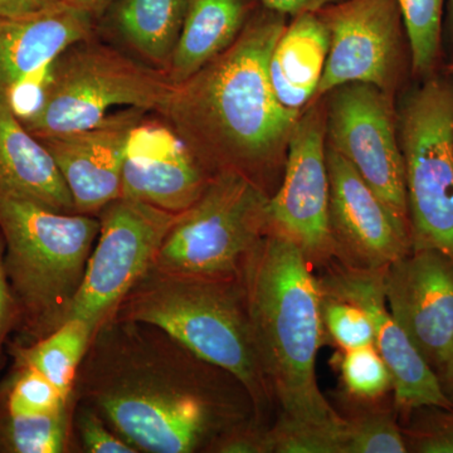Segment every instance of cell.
Segmentation results:
<instances>
[{
  "instance_id": "cell-1",
  "label": "cell",
  "mask_w": 453,
  "mask_h": 453,
  "mask_svg": "<svg viewBox=\"0 0 453 453\" xmlns=\"http://www.w3.org/2000/svg\"><path fill=\"white\" fill-rule=\"evenodd\" d=\"M138 452L205 451L246 421L249 393L153 325L110 319L92 336L73 390Z\"/></svg>"
},
{
  "instance_id": "cell-2",
  "label": "cell",
  "mask_w": 453,
  "mask_h": 453,
  "mask_svg": "<svg viewBox=\"0 0 453 453\" xmlns=\"http://www.w3.org/2000/svg\"><path fill=\"white\" fill-rule=\"evenodd\" d=\"M288 19L259 3L234 43L174 85L159 112L211 177L235 172L270 196L281 184L301 115L279 103L268 76L271 52Z\"/></svg>"
},
{
  "instance_id": "cell-3",
  "label": "cell",
  "mask_w": 453,
  "mask_h": 453,
  "mask_svg": "<svg viewBox=\"0 0 453 453\" xmlns=\"http://www.w3.org/2000/svg\"><path fill=\"white\" fill-rule=\"evenodd\" d=\"M311 267L291 241L270 231L250 253L240 276L259 365L281 413L312 425L338 426L342 417L316 380L325 327L320 285Z\"/></svg>"
},
{
  "instance_id": "cell-4",
  "label": "cell",
  "mask_w": 453,
  "mask_h": 453,
  "mask_svg": "<svg viewBox=\"0 0 453 453\" xmlns=\"http://www.w3.org/2000/svg\"><path fill=\"white\" fill-rule=\"evenodd\" d=\"M112 319L159 327L242 384L259 419L273 395L259 365L241 276L184 275L151 267Z\"/></svg>"
},
{
  "instance_id": "cell-5",
  "label": "cell",
  "mask_w": 453,
  "mask_h": 453,
  "mask_svg": "<svg viewBox=\"0 0 453 453\" xmlns=\"http://www.w3.org/2000/svg\"><path fill=\"white\" fill-rule=\"evenodd\" d=\"M100 220L0 192L4 265L19 314L35 339L65 321L81 286Z\"/></svg>"
},
{
  "instance_id": "cell-6",
  "label": "cell",
  "mask_w": 453,
  "mask_h": 453,
  "mask_svg": "<svg viewBox=\"0 0 453 453\" xmlns=\"http://www.w3.org/2000/svg\"><path fill=\"white\" fill-rule=\"evenodd\" d=\"M173 88L162 71L91 37L56 59L43 104L20 122L38 139L92 129L118 109L162 111Z\"/></svg>"
},
{
  "instance_id": "cell-7",
  "label": "cell",
  "mask_w": 453,
  "mask_h": 453,
  "mask_svg": "<svg viewBox=\"0 0 453 453\" xmlns=\"http://www.w3.org/2000/svg\"><path fill=\"white\" fill-rule=\"evenodd\" d=\"M396 111L412 250L453 258V77L422 80Z\"/></svg>"
},
{
  "instance_id": "cell-8",
  "label": "cell",
  "mask_w": 453,
  "mask_h": 453,
  "mask_svg": "<svg viewBox=\"0 0 453 453\" xmlns=\"http://www.w3.org/2000/svg\"><path fill=\"white\" fill-rule=\"evenodd\" d=\"M270 196L235 172L211 177L160 247L154 267L184 275L238 276L244 261L270 232Z\"/></svg>"
},
{
  "instance_id": "cell-9",
  "label": "cell",
  "mask_w": 453,
  "mask_h": 453,
  "mask_svg": "<svg viewBox=\"0 0 453 453\" xmlns=\"http://www.w3.org/2000/svg\"><path fill=\"white\" fill-rule=\"evenodd\" d=\"M180 213L134 199H116L98 211L100 231L65 321L81 319L96 333L154 266Z\"/></svg>"
},
{
  "instance_id": "cell-10",
  "label": "cell",
  "mask_w": 453,
  "mask_h": 453,
  "mask_svg": "<svg viewBox=\"0 0 453 453\" xmlns=\"http://www.w3.org/2000/svg\"><path fill=\"white\" fill-rule=\"evenodd\" d=\"M324 98L326 145L357 170L411 232L395 97L368 83L353 82Z\"/></svg>"
},
{
  "instance_id": "cell-11",
  "label": "cell",
  "mask_w": 453,
  "mask_h": 453,
  "mask_svg": "<svg viewBox=\"0 0 453 453\" xmlns=\"http://www.w3.org/2000/svg\"><path fill=\"white\" fill-rule=\"evenodd\" d=\"M316 13L329 31L330 46L308 106L353 82L368 83L395 97L411 70L410 44L395 0H342Z\"/></svg>"
},
{
  "instance_id": "cell-12",
  "label": "cell",
  "mask_w": 453,
  "mask_h": 453,
  "mask_svg": "<svg viewBox=\"0 0 453 453\" xmlns=\"http://www.w3.org/2000/svg\"><path fill=\"white\" fill-rule=\"evenodd\" d=\"M268 214L270 231L291 241L311 266L333 261L325 98L306 107L295 125L281 184L270 196Z\"/></svg>"
},
{
  "instance_id": "cell-13",
  "label": "cell",
  "mask_w": 453,
  "mask_h": 453,
  "mask_svg": "<svg viewBox=\"0 0 453 453\" xmlns=\"http://www.w3.org/2000/svg\"><path fill=\"white\" fill-rule=\"evenodd\" d=\"M384 268L365 270L327 265L318 277L323 294L350 301L365 310L374 327V347L388 366L393 380L395 411L411 414L422 407L452 408L437 372L426 362L387 305Z\"/></svg>"
},
{
  "instance_id": "cell-14",
  "label": "cell",
  "mask_w": 453,
  "mask_h": 453,
  "mask_svg": "<svg viewBox=\"0 0 453 453\" xmlns=\"http://www.w3.org/2000/svg\"><path fill=\"white\" fill-rule=\"evenodd\" d=\"M326 164L333 259L348 267L377 270L412 252L410 229L392 216L357 170L327 145Z\"/></svg>"
},
{
  "instance_id": "cell-15",
  "label": "cell",
  "mask_w": 453,
  "mask_h": 453,
  "mask_svg": "<svg viewBox=\"0 0 453 453\" xmlns=\"http://www.w3.org/2000/svg\"><path fill=\"white\" fill-rule=\"evenodd\" d=\"M387 305L434 372L453 345V258L412 250L384 270Z\"/></svg>"
},
{
  "instance_id": "cell-16",
  "label": "cell",
  "mask_w": 453,
  "mask_h": 453,
  "mask_svg": "<svg viewBox=\"0 0 453 453\" xmlns=\"http://www.w3.org/2000/svg\"><path fill=\"white\" fill-rule=\"evenodd\" d=\"M211 179L168 122L142 116L131 127L122 163V198L181 213L201 198Z\"/></svg>"
},
{
  "instance_id": "cell-17",
  "label": "cell",
  "mask_w": 453,
  "mask_h": 453,
  "mask_svg": "<svg viewBox=\"0 0 453 453\" xmlns=\"http://www.w3.org/2000/svg\"><path fill=\"white\" fill-rule=\"evenodd\" d=\"M142 116V110H122L92 129L40 139L67 184L76 213L97 216L120 198L125 145Z\"/></svg>"
},
{
  "instance_id": "cell-18",
  "label": "cell",
  "mask_w": 453,
  "mask_h": 453,
  "mask_svg": "<svg viewBox=\"0 0 453 453\" xmlns=\"http://www.w3.org/2000/svg\"><path fill=\"white\" fill-rule=\"evenodd\" d=\"M96 23V17L68 2L28 16L0 18V105H7L20 82L91 38Z\"/></svg>"
},
{
  "instance_id": "cell-19",
  "label": "cell",
  "mask_w": 453,
  "mask_h": 453,
  "mask_svg": "<svg viewBox=\"0 0 453 453\" xmlns=\"http://www.w3.org/2000/svg\"><path fill=\"white\" fill-rule=\"evenodd\" d=\"M0 192L62 213H76L52 155L8 107L0 105Z\"/></svg>"
},
{
  "instance_id": "cell-20",
  "label": "cell",
  "mask_w": 453,
  "mask_h": 453,
  "mask_svg": "<svg viewBox=\"0 0 453 453\" xmlns=\"http://www.w3.org/2000/svg\"><path fill=\"white\" fill-rule=\"evenodd\" d=\"M329 46V31L316 12L291 17L268 62L271 86L283 107L303 112L311 103Z\"/></svg>"
},
{
  "instance_id": "cell-21",
  "label": "cell",
  "mask_w": 453,
  "mask_h": 453,
  "mask_svg": "<svg viewBox=\"0 0 453 453\" xmlns=\"http://www.w3.org/2000/svg\"><path fill=\"white\" fill-rule=\"evenodd\" d=\"M258 0H188L186 18L168 77L186 81L240 37Z\"/></svg>"
},
{
  "instance_id": "cell-22",
  "label": "cell",
  "mask_w": 453,
  "mask_h": 453,
  "mask_svg": "<svg viewBox=\"0 0 453 453\" xmlns=\"http://www.w3.org/2000/svg\"><path fill=\"white\" fill-rule=\"evenodd\" d=\"M187 5L188 0H113L97 20L146 65L166 74Z\"/></svg>"
},
{
  "instance_id": "cell-23",
  "label": "cell",
  "mask_w": 453,
  "mask_h": 453,
  "mask_svg": "<svg viewBox=\"0 0 453 453\" xmlns=\"http://www.w3.org/2000/svg\"><path fill=\"white\" fill-rule=\"evenodd\" d=\"M94 334V329L86 321L70 319L35 344L16 348L17 366L40 372L67 401H73L80 366Z\"/></svg>"
},
{
  "instance_id": "cell-24",
  "label": "cell",
  "mask_w": 453,
  "mask_h": 453,
  "mask_svg": "<svg viewBox=\"0 0 453 453\" xmlns=\"http://www.w3.org/2000/svg\"><path fill=\"white\" fill-rule=\"evenodd\" d=\"M403 18L411 50V71L417 80L438 73L442 58L446 0H395Z\"/></svg>"
},
{
  "instance_id": "cell-25",
  "label": "cell",
  "mask_w": 453,
  "mask_h": 453,
  "mask_svg": "<svg viewBox=\"0 0 453 453\" xmlns=\"http://www.w3.org/2000/svg\"><path fill=\"white\" fill-rule=\"evenodd\" d=\"M73 405L47 416L0 417V451L9 453H62L73 431Z\"/></svg>"
},
{
  "instance_id": "cell-26",
  "label": "cell",
  "mask_w": 453,
  "mask_h": 453,
  "mask_svg": "<svg viewBox=\"0 0 453 453\" xmlns=\"http://www.w3.org/2000/svg\"><path fill=\"white\" fill-rule=\"evenodd\" d=\"M408 452L403 431L396 422L395 410L363 408L344 418L342 453Z\"/></svg>"
},
{
  "instance_id": "cell-27",
  "label": "cell",
  "mask_w": 453,
  "mask_h": 453,
  "mask_svg": "<svg viewBox=\"0 0 453 453\" xmlns=\"http://www.w3.org/2000/svg\"><path fill=\"white\" fill-rule=\"evenodd\" d=\"M342 384L351 398L374 402L393 390L392 374L374 345L342 351Z\"/></svg>"
},
{
  "instance_id": "cell-28",
  "label": "cell",
  "mask_w": 453,
  "mask_h": 453,
  "mask_svg": "<svg viewBox=\"0 0 453 453\" xmlns=\"http://www.w3.org/2000/svg\"><path fill=\"white\" fill-rule=\"evenodd\" d=\"M44 375L27 366H17L5 396V413L11 416H47L73 407Z\"/></svg>"
},
{
  "instance_id": "cell-29",
  "label": "cell",
  "mask_w": 453,
  "mask_h": 453,
  "mask_svg": "<svg viewBox=\"0 0 453 453\" xmlns=\"http://www.w3.org/2000/svg\"><path fill=\"white\" fill-rule=\"evenodd\" d=\"M342 422L338 426L312 425L281 413L268 428L270 453H342Z\"/></svg>"
},
{
  "instance_id": "cell-30",
  "label": "cell",
  "mask_w": 453,
  "mask_h": 453,
  "mask_svg": "<svg viewBox=\"0 0 453 453\" xmlns=\"http://www.w3.org/2000/svg\"><path fill=\"white\" fill-rule=\"evenodd\" d=\"M321 316L325 332L342 351L374 345L371 318L350 301L321 292Z\"/></svg>"
},
{
  "instance_id": "cell-31",
  "label": "cell",
  "mask_w": 453,
  "mask_h": 453,
  "mask_svg": "<svg viewBox=\"0 0 453 453\" xmlns=\"http://www.w3.org/2000/svg\"><path fill=\"white\" fill-rule=\"evenodd\" d=\"M418 419L403 432L408 451L453 453V407L418 408Z\"/></svg>"
},
{
  "instance_id": "cell-32",
  "label": "cell",
  "mask_w": 453,
  "mask_h": 453,
  "mask_svg": "<svg viewBox=\"0 0 453 453\" xmlns=\"http://www.w3.org/2000/svg\"><path fill=\"white\" fill-rule=\"evenodd\" d=\"M73 428L86 452L138 453L124 438L119 436L109 423L88 405L73 404Z\"/></svg>"
},
{
  "instance_id": "cell-33",
  "label": "cell",
  "mask_w": 453,
  "mask_h": 453,
  "mask_svg": "<svg viewBox=\"0 0 453 453\" xmlns=\"http://www.w3.org/2000/svg\"><path fill=\"white\" fill-rule=\"evenodd\" d=\"M205 452L270 453L268 429L261 427L257 419H246L219 434Z\"/></svg>"
},
{
  "instance_id": "cell-34",
  "label": "cell",
  "mask_w": 453,
  "mask_h": 453,
  "mask_svg": "<svg viewBox=\"0 0 453 453\" xmlns=\"http://www.w3.org/2000/svg\"><path fill=\"white\" fill-rule=\"evenodd\" d=\"M18 314H19V309L5 271L4 241L0 237V350Z\"/></svg>"
},
{
  "instance_id": "cell-35",
  "label": "cell",
  "mask_w": 453,
  "mask_h": 453,
  "mask_svg": "<svg viewBox=\"0 0 453 453\" xmlns=\"http://www.w3.org/2000/svg\"><path fill=\"white\" fill-rule=\"evenodd\" d=\"M265 7L286 14L288 17H295L301 13H315L327 5L342 0H258Z\"/></svg>"
},
{
  "instance_id": "cell-36",
  "label": "cell",
  "mask_w": 453,
  "mask_h": 453,
  "mask_svg": "<svg viewBox=\"0 0 453 453\" xmlns=\"http://www.w3.org/2000/svg\"><path fill=\"white\" fill-rule=\"evenodd\" d=\"M65 2V0H0V18L28 16Z\"/></svg>"
},
{
  "instance_id": "cell-37",
  "label": "cell",
  "mask_w": 453,
  "mask_h": 453,
  "mask_svg": "<svg viewBox=\"0 0 453 453\" xmlns=\"http://www.w3.org/2000/svg\"><path fill=\"white\" fill-rule=\"evenodd\" d=\"M436 372L443 393L453 404V345L445 362L437 369Z\"/></svg>"
},
{
  "instance_id": "cell-38",
  "label": "cell",
  "mask_w": 453,
  "mask_h": 453,
  "mask_svg": "<svg viewBox=\"0 0 453 453\" xmlns=\"http://www.w3.org/2000/svg\"><path fill=\"white\" fill-rule=\"evenodd\" d=\"M65 2L88 12L98 19L113 0H65Z\"/></svg>"
},
{
  "instance_id": "cell-39",
  "label": "cell",
  "mask_w": 453,
  "mask_h": 453,
  "mask_svg": "<svg viewBox=\"0 0 453 453\" xmlns=\"http://www.w3.org/2000/svg\"><path fill=\"white\" fill-rule=\"evenodd\" d=\"M445 38L453 47V0H446L445 19H443V40Z\"/></svg>"
},
{
  "instance_id": "cell-40",
  "label": "cell",
  "mask_w": 453,
  "mask_h": 453,
  "mask_svg": "<svg viewBox=\"0 0 453 453\" xmlns=\"http://www.w3.org/2000/svg\"><path fill=\"white\" fill-rule=\"evenodd\" d=\"M445 73L453 77V58L445 65Z\"/></svg>"
}]
</instances>
